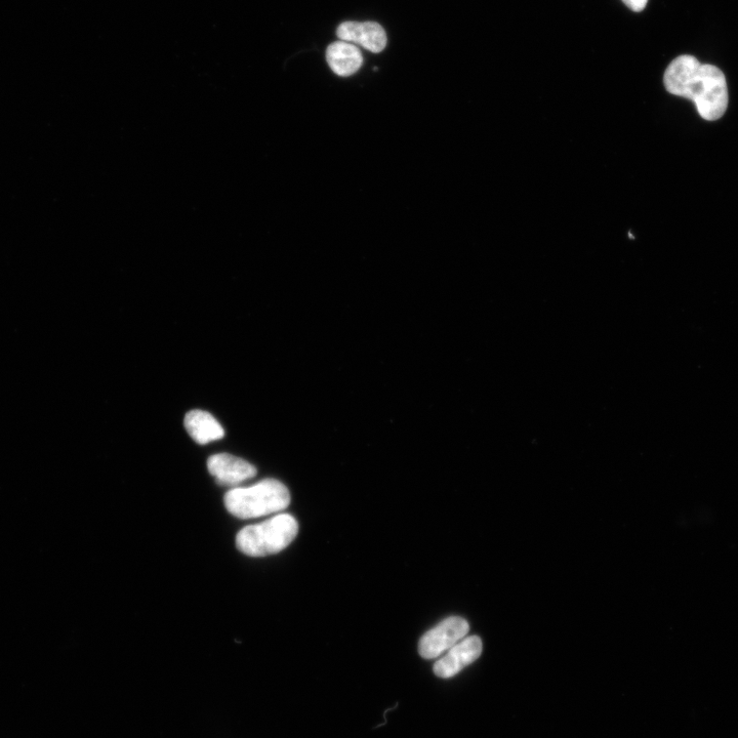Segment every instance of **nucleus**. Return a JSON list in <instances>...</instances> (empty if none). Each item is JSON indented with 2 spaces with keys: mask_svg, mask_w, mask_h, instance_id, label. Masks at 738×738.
<instances>
[{
  "mask_svg": "<svg viewBox=\"0 0 738 738\" xmlns=\"http://www.w3.org/2000/svg\"><path fill=\"white\" fill-rule=\"evenodd\" d=\"M664 82L670 94L691 100L705 120H718L727 110L726 77L714 65L702 64L693 56H680L668 66Z\"/></svg>",
  "mask_w": 738,
  "mask_h": 738,
  "instance_id": "f257e3e1",
  "label": "nucleus"
},
{
  "mask_svg": "<svg viewBox=\"0 0 738 738\" xmlns=\"http://www.w3.org/2000/svg\"><path fill=\"white\" fill-rule=\"evenodd\" d=\"M224 502L233 516L252 519L283 511L291 504V494L278 480L265 479L250 487L231 489Z\"/></svg>",
  "mask_w": 738,
  "mask_h": 738,
  "instance_id": "f03ea898",
  "label": "nucleus"
},
{
  "mask_svg": "<svg viewBox=\"0 0 738 738\" xmlns=\"http://www.w3.org/2000/svg\"><path fill=\"white\" fill-rule=\"evenodd\" d=\"M298 532V521L292 515L279 514L241 529L236 537V546L245 555L266 557L289 547L297 538Z\"/></svg>",
  "mask_w": 738,
  "mask_h": 738,
  "instance_id": "7ed1b4c3",
  "label": "nucleus"
},
{
  "mask_svg": "<svg viewBox=\"0 0 738 738\" xmlns=\"http://www.w3.org/2000/svg\"><path fill=\"white\" fill-rule=\"evenodd\" d=\"M470 630L468 622L451 617L427 632L421 639L419 651L423 659L433 660L466 638Z\"/></svg>",
  "mask_w": 738,
  "mask_h": 738,
  "instance_id": "20e7f679",
  "label": "nucleus"
},
{
  "mask_svg": "<svg viewBox=\"0 0 738 738\" xmlns=\"http://www.w3.org/2000/svg\"><path fill=\"white\" fill-rule=\"evenodd\" d=\"M482 649V641L478 636L463 639L436 662L433 669L435 675L443 679L455 677L480 658Z\"/></svg>",
  "mask_w": 738,
  "mask_h": 738,
  "instance_id": "39448f33",
  "label": "nucleus"
},
{
  "mask_svg": "<svg viewBox=\"0 0 738 738\" xmlns=\"http://www.w3.org/2000/svg\"><path fill=\"white\" fill-rule=\"evenodd\" d=\"M337 35L341 40L359 45L374 54L381 53L387 46V34L375 22H345L339 26Z\"/></svg>",
  "mask_w": 738,
  "mask_h": 738,
  "instance_id": "423d86ee",
  "label": "nucleus"
},
{
  "mask_svg": "<svg viewBox=\"0 0 738 738\" xmlns=\"http://www.w3.org/2000/svg\"><path fill=\"white\" fill-rule=\"evenodd\" d=\"M208 469L221 485L235 486L257 475L255 466L228 454L211 457Z\"/></svg>",
  "mask_w": 738,
  "mask_h": 738,
  "instance_id": "0eeeda50",
  "label": "nucleus"
},
{
  "mask_svg": "<svg viewBox=\"0 0 738 738\" xmlns=\"http://www.w3.org/2000/svg\"><path fill=\"white\" fill-rule=\"evenodd\" d=\"M326 61L337 75L348 77L361 68L363 57L356 46L342 40L327 48Z\"/></svg>",
  "mask_w": 738,
  "mask_h": 738,
  "instance_id": "6e6552de",
  "label": "nucleus"
},
{
  "mask_svg": "<svg viewBox=\"0 0 738 738\" xmlns=\"http://www.w3.org/2000/svg\"><path fill=\"white\" fill-rule=\"evenodd\" d=\"M185 427L189 435L199 444L220 440L225 432L221 424L203 410H192L185 417Z\"/></svg>",
  "mask_w": 738,
  "mask_h": 738,
  "instance_id": "1a4fd4ad",
  "label": "nucleus"
},
{
  "mask_svg": "<svg viewBox=\"0 0 738 738\" xmlns=\"http://www.w3.org/2000/svg\"><path fill=\"white\" fill-rule=\"evenodd\" d=\"M623 2L629 9L638 13L645 9L648 0H623Z\"/></svg>",
  "mask_w": 738,
  "mask_h": 738,
  "instance_id": "9d476101",
  "label": "nucleus"
}]
</instances>
